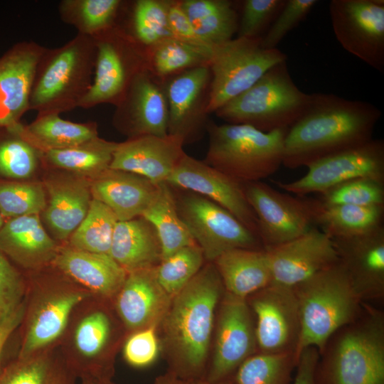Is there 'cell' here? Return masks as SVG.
Masks as SVG:
<instances>
[{"instance_id": "1", "label": "cell", "mask_w": 384, "mask_h": 384, "mask_svg": "<svg viewBox=\"0 0 384 384\" xmlns=\"http://www.w3.org/2000/svg\"><path fill=\"white\" fill-rule=\"evenodd\" d=\"M382 112L374 105L332 93H311L308 106L289 127L282 165L306 167L331 154L362 145L373 139Z\"/></svg>"}, {"instance_id": "2", "label": "cell", "mask_w": 384, "mask_h": 384, "mask_svg": "<svg viewBox=\"0 0 384 384\" xmlns=\"http://www.w3.org/2000/svg\"><path fill=\"white\" fill-rule=\"evenodd\" d=\"M316 384H384V313L363 302L360 315L327 340Z\"/></svg>"}, {"instance_id": "3", "label": "cell", "mask_w": 384, "mask_h": 384, "mask_svg": "<svg viewBox=\"0 0 384 384\" xmlns=\"http://www.w3.org/2000/svg\"><path fill=\"white\" fill-rule=\"evenodd\" d=\"M95 58L93 38L78 33L60 47L46 48L36 69L29 110L60 114L78 107L92 85Z\"/></svg>"}, {"instance_id": "4", "label": "cell", "mask_w": 384, "mask_h": 384, "mask_svg": "<svg viewBox=\"0 0 384 384\" xmlns=\"http://www.w3.org/2000/svg\"><path fill=\"white\" fill-rule=\"evenodd\" d=\"M223 289L220 274L210 262L173 297L165 327L185 371L197 373L203 366L215 306Z\"/></svg>"}, {"instance_id": "5", "label": "cell", "mask_w": 384, "mask_h": 384, "mask_svg": "<svg viewBox=\"0 0 384 384\" xmlns=\"http://www.w3.org/2000/svg\"><path fill=\"white\" fill-rule=\"evenodd\" d=\"M292 288L300 319V336L295 352L298 361L306 348L315 347L320 353L334 333L360 315L363 302L339 262Z\"/></svg>"}, {"instance_id": "6", "label": "cell", "mask_w": 384, "mask_h": 384, "mask_svg": "<svg viewBox=\"0 0 384 384\" xmlns=\"http://www.w3.org/2000/svg\"><path fill=\"white\" fill-rule=\"evenodd\" d=\"M288 129L263 132L246 124L208 122L204 161L240 183L261 181L282 165Z\"/></svg>"}, {"instance_id": "7", "label": "cell", "mask_w": 384, "mask_h": 384, "mask_svg": "<svg viewBox=\"0 0 384 384\" xmlns=\"http://www.w3.org/2000/svg\"><path fill=\"white\" fill-rule=\"evenodd\" d=\"M310 99L311 94L294 83L285 60L271 68L252 86L214 113L228 124H246L270 132L291 127Z\"/></svg>"}, {"instance_id": "8", "label": "cell", "mask_w": 384, "mask_h": 384, "mask_svg": "<svg viewBox=\"0 0 384 384\" xmlns=\"http://www.w3.org/2000/svg\"><path fill=\"white\" fill-rule=\"evenodd\" d=\"M261 41L262 38L237 37L212 46L208 114L246 91L271 68L287 60L284 53L264 48Z\"/></svg>"}, {"instance_id": "9", "label": "cell", "mask_w": 384, "mask_h": 384, "mask_svg": "<svg viewBox=\"0 0 384 384\" xmlns=\"http://www.w3.org/2000/svg\"><path fill=\"white\" fill-rule=\"evenodd\" d=\"M179 216L204 258L213 262L231 249H265L260 238L229 211L193 192L175 195Z\"/></svg>"}, {"instance_id": "10", "label": "cell", "mask_w": 384, "mask_h": 384, "mask_svg": "<svg viewBox=\"0 0 384 384\" xmlns=\"http://www.w3.org/2000/svg\"><path fill=\"white\" fill-rule=\"evenodd\" d=\"M93 39L96 47L94 77L79 105L83 109L104 103L115 106L135 73L146 67L139 45L119 26Z\"/></svg>"}, {"instance_id": "11", "label": "cell", "mask_w": 384, "mask_h": 384, "mask_svg": "<svg viewBox=\"0 0 384 384\" xmlns=\"http://www.w3.org/2000/svg\"><path fill=\"white\" fill-rule=\"evenodd\" d=\"M243 188L264 248L294 239L312 227L317 198L280 192L261 181L243 183Z\"/></svg>"}, {"instance_id": "12", "label": "cell", "mask_w": 384, "mask_h": 384, "mask_svg": "<svg viewBox=\"0 0 384 384\" xmlns=\"http://www.w3.org/2000/svg\"><path fill=\"white\" fill-rule=\"evenodd\" d=\"M306 173L291 182L276 181L282 190L296 196L321 194L346 181L358 178L384 181V142H369L322 158L306 166Z\"/></svg>"}, {"instance_id": "13", "label": "cell", "mask_w": 384, "mask_h": 384, "mask_svg": "<svg viewBox=\"0 0 384 384\" xmlns=\"http://www.w3.org/2000/svg\"><path fill=\"white\" fill-rule=\"evenodd\" d=\"M329 14L337 41L373 69L384 71V1L331 0Z\"/></svg>"}, {"instance_id": "14", "label": "cell", "mask_w": 384, "mask_h": 384, "mask_svg": "<svg viewBox=\"0 0 384 384\" xmlns=\"http://www.w3.org/2000/svg\"><path fill=\"white\" fill-rule=\"evenodd\" d=\"M246 299L255 318L257 353L295 354L301 329L293 288L272 283Z\"/></svg>"}, {"instance_id": "15", "label": "cell", "mask_w": 384, "mask_h": 384, "mask_svg": "<svg viewBox=\"0 0 384 384\" xmlns=\"http://www.w3.org/2000/svg\"><path fill=\"white\" fill-rule=\"evenodd\" d=\"M211 71L208 65L169 76L163 85L168 107L167 133L189 143L206 131Z\"/></svg>"}, {"instance_id": "16", "label": "cell", "mask_w": 384, "mask_h": 384, "mask_svg": "<svg viewBox=\"0 0 384 384\" xmlns=\"http://www.w3.org/2000/svg\"><path fill=\"white\" fill-rule=\"evenodd\" d=\"M210 383L220 382L257 353L255 319L246 299L225 292L217 323Z\"/></svg>"}, {"instance_id": "17", "label": "cell", "mask_w": 384, "mask_h": 384, "mask_svg": "<svg viewBox=\"0 0 384 384\" xmlns=\"http://www.w3.org/2000/svg\"><path fill=\"white\" fill-rule=\"evenodd\" d=\"M166 183L171 188L193 192L215 203L259 237L257 219L247 200L243 183L186 153Z\"/></svg>"}, {"instance_id": "18", "label": "cell", "mask_w": 384, "mask_h": 384, "mask_svg": "<svg viewBox=\"0 0 384 384\" xmlns=\"http://www.w3.org/2000/svg\"><path fill=\"white\" fill-rule=\"evenodd\" d=\"M114 126L128 139L168 134V107L163 85L146 67L135 73L115 105Z\"/></svg>"}, {"instance_id": "19", "label": "cell", "mask_w": 384, "mask_h": 384, "mask_svg": "<svg viewBox=\"0 0 384 384\" xmlns=\"http://www.w3.org/2000/svg\"><path fill=\"white\" fill-rule=\"evenodd\" d=\"M272 282L294 287L338 262L332 239L311 227L302 235L282 244L265 248Z\"/></svg>"}, {"instance_id": "20", "label": "cell", "mask_w": 384, "mask_h": 384, "mask_svg": "<svg viewBox=\"0 0 384 384\" xmlns=\"http://www.w3.org/2000/svg\"><path fill=\"white\" fill-rule=\"evenodd\" d=\"M338 262L365 303L384 299V226L360 235L332 239Z\"/></svg>"}, {"instance_id": "21", "label": "cell", "mask_w": 384, "mask_h": 384, "mask_svg": "<svg viewBox=\"0 0 384 384\" xmlns=\"http://www.w3.org/2000/svg\"><path fill=\"white\" fill-rule=\"evenodd\" d=\"M46 47L33 41L17 42L0 56V126L21 123L38 63Z\"/></svg>"}, {"instance_id": "22", "label": "cell", "mask_w": 384, "mask_h": 384, "mask_svg": "<svg viewBox=\"0 0 384 384\" xmlns=\"http://www.w3.org/2000/svg\"><path fill=\"white\" fill-rule=\"evenodd\" d=\"M178 137L144 135L118 143L110 169L144 176L156 184L166 182L184 154Z\"/></svg>"}, {"instance_id": "23", "label": "cell", "mask_w": 384, "mask_h": 384, "mask_svg": "<svg viewBox=\"0 0 384 384\" xmlns=\"http://www.w3.org/2000/svg\"><path fill=\"white\" fill-rule=\"evenodd\" d=\"M48 198L42 212L53 236L68 238L85 218L92 196L90 179L75 174H54L47 178Z\"/></svg>"}, {"instance_id": "24", "label": "cell", "mask_w": 384, "mask_h": 384, "mask_svg": "<svg viewBox=\"0 0 384 384\" xmlns=\"http://www.w3.org/2000/svg\"><path fill=\"white\" fill-rule=\"evenodd\" d=\"M90 181L92 198L108 206L118 221L142 216L159 185L138 174L112 169Z\"/></svg>"}, {"instance_id": "25", "label": "cell", "mask_w": 384, "mask_h": 384, "mask_svg": "<svg viewBox=\"0 0 384 384\" xmlns=\"http://www.w3.org/2000/svg\"><path fill=\"white\" fill-rule=\"evenodd\" d=\"M170 299L158 282L156 267L141 269L127 273L117 308L128 327H150L167 312Z\"/></svg>"}, {"instance_id": "26", "label": "cell", "mask_w": 384, "mask_h": 384, "mask_svg": "<svg viewBox=\"0 0 384 384\" xmlns=\"http://www.w3.org/2000/svg\"><path fill=\"white\" fill-rule=\"evenodd\" d=\"M90 293L77 289L52 292L35 306L30 316L19 358L37 353L65 330L73 309Z\"/></svg>"}, {"instance_id": "27", "label": "cell", "mask_w": 384, "mask_h": 384, "mask_svg": "<svg viewBox=\"0 0 384 384\" xmlns=\"http://www.w3.org/2000/svg\"><path fill=\"white\" fill-rule=\"evenodd\" d=\"M0 250L25 268H37L53 261L58 248L39 215H31L5 220L0 229Z\"/></svg>"}, {"instance_id": "28", "label": "cell", "mask_w": 384, "mask_h": 384, "mask_svg": "<svg viewBox=\"0 0 384 384\" xmlns=\"http://www.w3.org/2000/svg\"><path fill=\"white\" fill-rule=\"evenodd\" d=\"M53 262L75 281L106 296L118 292L127 276V272L110 255L90 252L70 246L58 249Z\"/></svg>"}, {"instance_id": "29", "label": "cell", "mask_w": 384, "mask_h": 384, "mask_svg": "<svg viewBox=\"0 0 384 384\" xmlns=\"http://www.w3.org/2000/svg\"><path fill=\"white\" fill-rule=\"evenodd\" d=\"M226 292L247 299L272 282L265 249L235 248L213 262Z\"/></svg>"}, {"instance_id": "30", "label": "cell", "mask_w": 384, "mask_h": 384, "mask_svg": "<svg viewBox=\"0 0 384 384\" xmlns=\"http://www.w3.org/2000/svg\"><path fill=\"white\" fill-rule=\"evenodd\" d=\"M109 255L127 273L155 267L162 260L157 233L142 216L117 222Z\"/></svg>"}, {"instance_id": "31", "label": "cell", "mask_w": 384, "mask_h": 384, "mask_svg": "<svg viewBox=\"0 0 384 384\" xmlns=\"http://www.w3.org/2000/svg\"><path fill=\"white\" fill-rule=\"evenodd\" d=\"M19 132L41 153L72 147L98 137L96 122H74L58 114L37 115L30 124H21Z\"/></svg>"}, {"instance_id": "32", "label": "cell", "mask_w": 384, "mask_h": 384, "mask_svg": "<svg viewBox=\"0 0 384 384\" xmlns=\"http://www.w3.org/2000/svg\"><path fill=\"white\" fill-rule=\"evenodd\" d=\"M384 206L324 205L318 198L314 224L331 239L369 233L383 225Z\"/></svg>"}, {"instance_id": "33", "label": "cell", "mask_w": 384, "mask_h": 384, "mask_svg": "<svg viewBox=\"0 0 384 384\" xmlns=\"http://www.w3.org/2000/svg\"><path fill=\"white\" fill-rule=\"evenodd\" d=\"M181 6L196 35L212 48L233 39L238 31V15L228 0H185Z\"/></svg>"}, {"instance_id": "34", "label": "cell", "mask_w": 384, "mask_h": 384, "mask_svg": "<svg viewBox=\"0 0 384 384\" xmlns=\"http://www.w3.org/2000/svg\"><path fill=\"white\" fill-rule=\"evenodd\" d=\"M117 144L97 137L72 147L43 152L42 161L90 180L110 169Z\"/></svg>"}, {"instance_id": "35", "label": "cell", "mask_w": 384, "mask_h": 384, "mask_svg": "<svg viewBox=\"0 0 384 384\" xmlns=\"http://www.w3.org/2000/svg\"><path fill=\"white\" fill-rule=\"evenodd\" d=\"M142 216L157 233L162 260L183 247L196 244L179 216L175 193L167 183H159L155 198Z\"/></svg>"}, {"instance_id": "36", "label": "cell", "mask_w": 384, "mask_h": 384, "mask_svg": "<svg viewBox=\"0 0 384 384\" xmlns=\"http://www.w3.org/2000/svg\"><path fill=\"white\" fill-rule=\"evenodd\" d=\"M120 0H62L58 11L63 22L78 34L94 38L115 26Z\"/></svg>"}, {"instance_id": "37", "label": "cell", "mask_w": 384, "mask_h": 384, "mask_svg": "<svg viewBox=\"0 0 384 384\" xmlns=\"http://www.w3.org/2000/svg\"><path fill=\"white\" fill-rule=\"evenodd\" d=\"M21 124L0 126V180L29 178L42 161V153L21 135Z\"/></svg>"}, {"instance_id": "38", "label": "cell", "mask_w": 384, "mask_h": 384, "mask_svg": "<svg viewBox=\"0 0 384 384\" xmlns=\"http://www.w3.org/2000/svg\"><path fill=\"white\" fill-rule=\"evenodd\" d=\"M117 222V216L108 206L92 198L85 218L70 236L69 246L109 255Z\"/></svg>"}, {"instance_id": "39", "label": "cell", "mask_w": 384, "mask_h": 384, "mask_svg": "<svg viewBox=\"0 0 384 384\" xmlns=\"http://www.w3.org/2000/svg\"><path fill=\"white\" fill-rule=\"evenodd\" d=\"M0 384H73L68 368L48 354L19 359L0 374Z\"/></svg>"}, {"instance_id": "40", "label": "cell", "mask_w": 384, "mask_h": 384, "mask_svg": "<svg viewBox=\"0 0 384 384\" xmlns=\"http://www.w3.org/2000/svg\"><path fill=\"white\" fill-rule=\"evenodd\" d=\"M297 361L294 353H256L237 369L236 384H292Z\"/></svg>"}, {"instance_id": "41", "label": "cell", "mask_w": 384, "mask_h": 384, "mask_svg": "<svg viewBox=\"0 0 384 384\" xmlns=\"http://www.w3.org/2000/svg\"><path fill=\"white\" fill-rule=\"evenodd\" d=\"M152 48L153 67L161 77H169L199 66H209L211 49L197 47L175 38H166Z\"/></svg>"}, {"instance_id": "42", "label": "cell", "mask_w": 384, "mask_h": 384, "mask_svg": "<svg viewBox=\"0 0 384 384\" xmlns=\"http://www.w3.org/2000/svg\"><path fill=\"white\" fill-rule=\"evenodd\" d=\"M169 1L137 0L132 13L131 37L139 45L153 47L173 38L168 21Z\"/></svg>"}, {"instance_id": "43", "label": "cell", "mask_w": 384, "mask_h": 384, "mask_svg": "<svg viewBox=\"0 0 384 384\" xmlns=\"http://www.w3.org/2000/svg\"><path fill=\"white\" fill-rule=\"evenodd\" d=\"M204 259L201 249L196 244L181 248L156 267L158 282L173 298L199 272Z\"/></svg>"}, {"instance_id": "44", "label": "cell", "mask_w": 384, "mask_h": 384, "mask_svg": "<svg viewBox=\"0 0 384 384\" xmlns=\"http://www.w3.org/2000/svg\"><path fill=\"white\" fill-rule=\"evenodd\" d=\"M46 203V189L40 183L0 180V213L4 219L39 215Z\"/></svg>"}, {"instance_id": "45", "label": "cell", "mask_w": 384, "mask_h": 384, "mask_svg": "<svg viewBox=\"0 0 384 384\" xmlns=\"http://www.w3.org/2000/svg\"><path fill=\"white\" fill-rule=\"evenodd\" d=\"M324 205L384 206V181L358 178L338 184L320 194Z\"/></svg>"}, {"instance_id": "46", "label": "cell", "mask_w": 384, "mask_h": 384, "mask_svg": "<svg viewBox=\"0 0 384 384\" xmlns=\"http://www.w3.org/2000/svg\"><path fill=\"white\" fill-rule=\"evenodd\" d=\"M286 0H246L238 21V37L262 38L283 8Z\"/></svg>"}, {"instance_id": "47", "label": "cell", "mask_w": 384, "mask_h": 384, "mask_svg": "<svg viewBox=\"0 0 384 384\" xmlns=\"http://www.w3.org/2000/svg\"><path fill=\"white\" fill-rule=\"evenodd\" d=\"M317 3V0H286L284 6L262 38V46L266 49L277 48L279 43L306 18Z\"/></svg>"}, {"instance_id": "48", "label": "cell", "mask_w": 384, "mask_h": 384, "mask_svg": "<svg viewBox=\"0 0 384 384\" xmlns=\"http://www.w3.org/2000/svg\"><path fill=\"white\" fill-rule=\"evenodd\" d=\"M110 331L108 317L102 311L86 316L76 328L74 341L79 353L92 358L105 346Z\"/></svg>"}, {"instance_id": "49", "label": "cell", "mask_w": 384, "mask_h": 384, "mask_svg": "<svg viewBox=\"0 0 384 384\" xmlns=\"http://www.w3.org/2000/svg\"><path fill=\"white\" fill-rule=\"evenodd\" d=\"M23 294L21 275L0 250V324L22 304Z\"/></svg>"}, {"instance_id": "50", "label": "cell", "mask_w": 384, "mask_h": 384, "mask_svg": "<svg viewBox=\"0 0 384 384\" xmlns=\"http://www.w3.org/2000/svg\"><path fill=\"white\" fill-rule=\"evenodd\" d=\"M159 354V342L154 328L150 326L131 336L124 346V356L134 367L151 364Z\"/></svg>"}, {"instance_id": "51", "label": "cell", "mask_w": 384, "mask_h": 384, "mask_svg": "<svg viewBox=\"0 0 384 384\" xmlns=\"http://www.w3.org/2000/svg\"><path fill=\"white\" fill-rule=\"evenodd\" d=\"M168 21L173 38L197 47L211 49L210 47L201 41L196 35L188 18L181 6L180 1H169Z\"/></svg>"}, {"instance_id": "52", "label": "cell", "mask_w": 384, "mask_h": 384, "mask_svg": "<svg viewBox=\"0 0 384 384\" xmlns=\"http://www.w3.org/2000/svg\"><path fill=\"white\" fill-rule=\"evenodd\" d=\"M319 353L315 347L304 349L299 356L296 374L292 384H316L315 370Z\"/></svg>"}, {"instance_id": "53", "label": "cell", "mask_w": 384, "mask_h": 384, "mask_svg": "<svg viewBox=\"0 0 384 384\" xmlns=\"http://www.w3.org/2000/svg\"><path fill=\"white\" fill-rule=\"evenodd\" d=\"M24 315V306L21 304L13 313L0 324V360L4 346L11 333L17 328Z\"/></svg>"}, {"instance_id": "54", "label": "cell", "mask_w": 384, "mask_h": 384, "mask_svg": "<svg viewBox=\"0 0 384 384\" xmlns=\"http://www.w3.org/2000/svg\"><path fill=\"white\" fill-rule=\"evenodd\" d=\"M156 384H236V383L235 380H233L229 378L215 383H210L208 381L186 380L181 379L175 375L169 374L159 378Z\"/></svg>"}, {"instance_id": "55", "label": "cell", "mask_w": 384, "mask_h": 384, "mask_svg": "<svg viewBox=\"0 0 384 384\" xmlns=\"http://www.w3.org/2000/svg\"><path fill=\"white\" fill-rule=\"evenodd\" d=\"M82 384H107L102 379L83 378Z\"/></svg>"}, {"instance_id": "56", "label": "cell", "mask_w": 384, "mask_h": 384, "mask_svg": "<svg viewBox=\"0 0 384 384\" xmlns=\"http://www.w3.org/2000/svg\"><path fill=\"white\" fill-rule=\"evenodd\" d=\"M5 219L4 218V217L2 216V215L0 213V229L1 228V227L3 226L4 222H5Z\"/></svg>"}]
</instances>
